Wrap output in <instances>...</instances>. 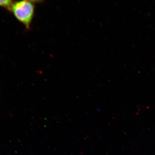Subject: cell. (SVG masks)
I'll use <instances>...</instances> for the list:
<instances>
[{"instance_id":"6da1fadb","label":"cell","mask_w":155,"mask_h":155,"mask_svg":"<svg viewBox=\"0 0 155 155\" xmlns=\"http://www.w3.org/2000/svg\"><path fill=\"white\" fill-rule=\"evenodd\" d=\"M10 11L27 29L30 28L34 15L35 6L33 3L28 0L17 1L13 3Z\"/></svg>"},{"instance_id":"7a4b0ae2","label":"cell","mask_w":155,"mask_h":155,"mask_svg":"<svg viewBox=\"0 0 155 155\" xmlns=\"http://www.w3.org/2000/svg\"><path fill=\"white\" fill-rule=\"evenodd\" d=\"M14 0H0V7L10 10Z\"/></svg>"},{"instance_id":"3957f363","label":"cell","mask_w":155,"mask_h":155,"mask_svg":"<svg viewBox=\"0 0 155 155\" xmlns=\"http://www.w3.org/2000/svg\"><path fill=\"white\" fill-rule=\"evenodd\" d=\"M28 1L34 3L40 2H41L42 1H43V0H28Z\"/></svg>"}]
</instances>
